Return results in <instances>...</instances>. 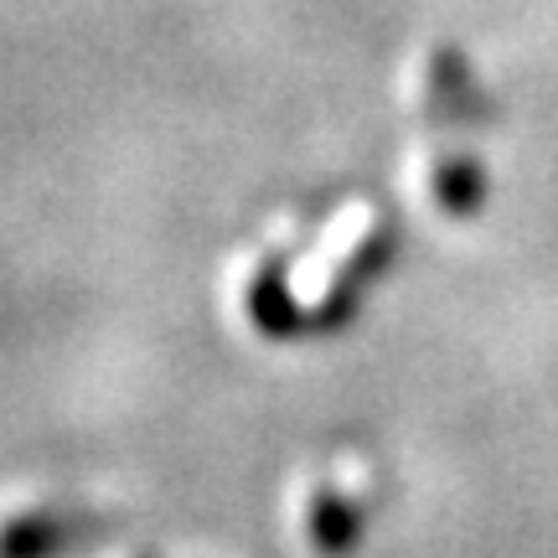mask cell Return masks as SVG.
Wrapping results in <instances>:
<instances>
[{
    "label": "cell",
    "instance_id": "obj_1",
    "mask_svg": "<svg viewBox=\"0 0 558 558\" xmlns=\"http://www.w3.org/2000/svg\"><path fill=\"white\" fill-rule=\"evenodd\" d=\"M393 248V233L383 222L378 207H341L337 218L320 228L316 248L290 269V295H295V311L305 326H331L352 311V300L367 279L383 269Z\"/></svg>",
    "mask_w": 558,
    "mask_h": 558
},
{
    "label": "cell",
    "instance_id": "obj_2",
    "mask_svg": "<svg viewBox=\"0 0 558 558\" xmlns=\"http://www.w3.org/2000/svg\"><path fill=\"white\" fill-rule=\"evenodd\" d=\"M99 522L68 507H21L0 518V558H52L83 543Z\"/></svg>",
    "mask_w": 558,
    "mask_h": 558
},
{
    "label": "cell",
    "instance_id": "obj_3",
    "mask_svg": "<svg viewBox=\"0 0 558 558\" xmlns=\"http://www.w3.org/2000/svg\"><path fill=\"white\" fill-rule=\"evenodd\" d=\"M409 99L418 114H435V120H476L486 109L481 83L471 78V68L456 52H424L409 78Z\"/></svg>",
    "mask_w": 558,
    "mask_h": 558
},
{
    "label": "cell",
    "instance_id": "obj_4",
    "mask_svg": "<svg viewBox=\"0 0 558 558\" xmlns=\"http://www.w3.org/2000/svg\"><path fill=\"white\" fill-rule=\"evenodd\" d=\"M295 527H300V538H305V548L337 558V554H347V548H357L362 507H357V497H347L337 486L311 481L295 501Z\"/></svg>",
    "mask_w": 558,
    "mask_h": 558
},
{
    "label": "cell",
    "instance_id": "obj_5",
    "mask_svg": "<svg viewBox=\"0 0 558 558\" xmlns=\"http://www.w3.org/2000/svg\"><path fill=\"white\" fill-rule=\"evenodd\" d=\"M239 305L243 320L259 331V337H290L305 320L295 311V295H290V275L279 259H254L248 275L239 279Z\"/></svg>",
    "mask_w": 558,
    "mask_h": 558
},
{
    "label": "cell",
    "instance_id": "obj_6",
    "mask_svg": "<svg viewBox=\"0 0 558 558\" xmlns=\"http://www.w3.org/2000/svg\"><path fill=\"white\" fill-rule=\"evenodd\" d=\"M414 171H418V197L439 207L445 218H465L486 197V171L471 156H445L439 150L429 166H414Z\"/></svg>",
    "mask_w": 558,
    "mask_h": 558
},
{
    "label": "cell",
    "instance_id": "obj_7",
    "mask_svg": "<svg viewBox=\"0 0 558 558\" xmlns=\"http://www.w3.org/2000/svg\"><path fill=\"white\" fill-rule=\"evenodd\" d=\"M124 558H150V554H124Z\"/></svg>",
    "mask_w": 558,
    "mask_h": 558
}]
</instances>
